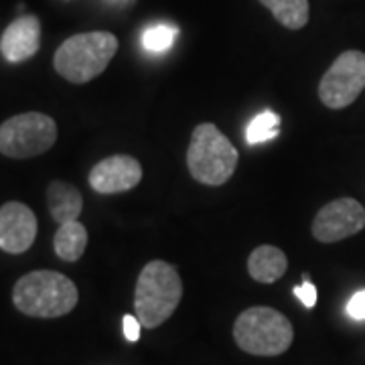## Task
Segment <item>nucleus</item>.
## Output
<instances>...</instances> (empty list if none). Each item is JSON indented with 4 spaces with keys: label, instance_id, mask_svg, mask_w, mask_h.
<instances>
[{
    "label": "nucleus",
    "instance_id": "obj_1",
    "mask_svg": "<svg viewBox=\"0 0 365 365\" xmlns=\"http://www.w3.org/2000/svg\"><path fill=\"white\" fill-rule=\"evenodd\" d=\"M78 287L66 274L55 270H35L16 280L13 288L14 307L26 317L57 319L76 309Z\"/></svg>",
    "mask_w": 365,
    "mask_h": 365
},
{
    "label": "nucleus",
    "instance_id": "obj_2",
    "mask_svg": "<svg viewBox=\"0 0 365 365\" xmlns=\"http://www.w3.org/2000/svg\"><path fill=\"white\" fill-rule=\"evenodd\" d=\"M182 299V280L169 262H148L134 288V311L146 329H157L177 311Z\"/></svg>",
    "mask_w": 365,
    "mask_h": 365
},
{
    "label": "nucleus",
    "instance_id": "obj_3",
    "mask_svg": "<svg viewBox=\"0 0 365 365\" xmlns=\"http://www.w3.org/2000/svg\"><path fill=\"white\" fill-rule=\"evenodd\" d=\"M116 51V35L108 31L79 33L57 47L53 55V67L61 78L71 83H88L104 73Z\"/></svg>",
    "mask_w": 365,
    "mask_h": 365
},
{
    "label": "nucleus",
    "instance_id": "obj_4",
    "mask_svg": "<svg viewBox=\"0 0 365 365\" xmlns=\"http://www.w3.org/2000/svg\"><path fill=\"white\" fill-rule=\"evenodd\" d=\"M237 158L235 146L215 124L203 122L195 126L187 150V167L195 181L220 187L232 179Z\"/></svg>",
    "mask_w": 365,
    "mask_h": 365
},
{
    "label": "nucleus",
    "instance_id": "obj_5",
    "mask_svg": "<svg viewBox=\"0 0 365 365\" xmlns=\"http://www.w3.org/2000/svg\"><path fill=\"white\" fill-rule=\"evenodd\" d=\"M234 339L242 351L260 357L282 355L294 339V329L284 314L270 307H252L235 319Z\"/></svg>",
    "mask_w": 365,
    "mask_h": 365
},
{
    "label": "nucleus",
    "instance_id": "obj_6",
    "mask_svg": "<svg viewBox=\"0 0 365 365\" xmlns=\"http://www.w3.org/2000/svg\"><path fill=\"white\" fill-rule=\"evenodd\" d=\"M57 143V124L43 112H25L0 126V153L9 158L43 155Z\"/></svg>",
    "mask_w": 365,
    "mask_h": 365
},
{
    "label": "nucleus",
    "instance_id": "obj_7",
    "mask_svg": "<svg viewBox=\"0 0 365 365\" xmlns=\"http://www.w3.org/2000/svg\"><path fill=\"white\" fill-rule=\"evenodd\" d=\"M365 90V53L345 51L333 61L319 83V98L331 110L351 106Z\"/></svg>",
    "mask_w": 365,
    "mask_h": 365
},
{
    "label": "nucleus",
    "instance_id": "obj_8",
    "mask_svg": "<svg viewBox=\"0 0 365 365\" xmlns=\"http://www.w3.org/2000/svg\"><path fill=\"white\" fill-rule=\"evenodd\" d=\"M365 227V207L351 197H341L317 213L313 220V237L323 244H335L359 234Z\"/></svg>",
    "mask_w": 365,
    "mask_h": 365
},
{
    "label": "nucleus",
    "instance_id": "obj_9",
    "mask_svg": "<svg viewBox=\"0 0 365 365\" xmlns=\"http://www.w3.org/2000/svg\"><path fill=\"white\" fill-rule=\"evenodd\" d=\"M143 181V167L130 155H114L100 160L88 175L93 191L102 195H116L134 189Z\"/></svg>",
    "mask_w": 365,
    "mask_h": 365
},
{
    "label": "nucleus",
    "instance_id": "obj_10",
    "mask_svg": "<svg viewBox=\"0 0 365 365\" xmlns=\"http://www.w3.org/2000/svg\"><path fill=\"white\" fill-rule=\"evenodd\" d=\"M37 215L21 201H9L0 209V248L6 254H23L35 244Z\"/></svg>",
    "mask_w": 365,
    "mask_h": 365
},
{
    "label": "nucleus",
    "instance_id": "obj_11",
    "mask_svg": "<svg viewBox=\"0 0 365 365\" xmlns=\"http://www.w3.org/2000/svg\"><path fill=\"white\" fill-rule=\"evenodd\" d=\"M41 47V21L35 14H23L2 31L0 53L9 63H23L35 57Z\"/></svg>",
    "mask_w": 365,
    "mask_h": 365
},
{
    "label": "nucleus",
    "instance_id": "obj_12",
    "mask_svg": "<svg viewBox=\"0 0 365 365\" xmlns=\"http://www.w3.org/2000/svg\"><path fill=\"white\" fill-rule=\"evenodd\" d=\"M47 207L55 222H76L83 209V197L78 187L66 181H53L47 187Z\"/></svg>",
    "mask_w": 365,
    "mask_h": 365
},
{
    "label": "nucleus",
    "instance_id": "obj_13",
    "mask_svg": "<svg viewBox=\"0 0 365 365\" xmlns=\"http://www.w3.org/2000/svg\"><path fill=\"white\" fill-rule=\"evenodd\" d=\"M287 254L276 246H258L248 258L250 276L262 284H272L276 280H280L287 272Z\"/></svg>",
    "mask_w": 365,
    "mask_h": 365
},
{
    "label": "nucleus",
    "instance_id": "obj_14",
    "mask_svg": "<svg viewBox=\"0 0 365 365\" xmlns=\"http://www.w3.org/2000/svg\"><path fill=\"white\" fill-rule=\"evenodd\" d=\"M53 248L57 258L63 262H78L88 248V230L83 223L67 222L61 223L53 237Z\"/></svg>",
    "mask_w": 365,
    "mask_h": 365
},
{
    "label": "nucleus",
    "instance_id": "obj_15",
    "mask_svg": "<svg viewBox=\"0 0 365 365\" xmlns=\"http://www.w3.org/2000/svg\"><path fill=\"white\" fill-rule=\"evenodd\" d=\"M260 2L272 13L280 25L290 31H299L309 23L311 16L309 0H260Z\"/></svg>",
    "mask_w": 365,
    "mask_h": 365
},
{
    "label": "nucleus",
    "instance_id": "obj_16",
    "mask_svg": "<svg viewBox=\"0 0 365 365\" xmlns=\"http://www.w3.org/2000/svg\"><path fill=\"white\" fill-rule=\"evenodd\" d=\"M278 128H280V116L272 110H264L250 122L248 130H246V143L250 146L268 143L278 136Z\"/></svg>",
    "mask_w": 365,
    "mask_h": 365
},
{
    "label": "nucleus",
    "instance_id": "obj_17",
    "mask_svg": "<svg viewBox=\"0 0 365 365\" xmlns=\"http://www.w3.org/2000/svg\"><path fill=\"white\" fill-rule=\"evenodd\" d=\"M179 35V29L173 25H150L146 26L140 35V43L148 53H165L173 47V43Z\"/></svg>",
    "mask_w": 365,
    "mask_h": 365
},
{
    "label": "nucleus",
    "instance_id": "obj_18",
    "mask_svg": "<svg viewBox=\"0 0 365 365\" xmlns=\"http://www.w3.org/2000/svg\"><path fill=\"white\" fill-rule=\"evenodd\" d=\"M347 314L353 321H365V288L357 290L347 302Z\"/></svg>",
    "mask_w": 365,
    "mask_h": 365
},
{
    "label": "nucleus",
    "instance_id": "obj_19",
    "mask_svg": "<svg viewBox=\"0 0 365 365\" xmlns=\"http://www.w3.org/2000/svg\"><path fill=\"white\" fill-rule=\"evenodd\" d=\"M294 294H297V299H299L307 309H313L314 304H317V288H314V284H311L309 280H307L304 284H300V287L294 288Z\"/></svg>",
    "mask_w": 365,
    "mask_h": 365
},
{
    "label": "nucleus",
    "instance_id": "obj_20",
    "mask_svg": "<svg viewBox=\"0 0 365 365\" xmlns=\"http://www.w3.org/2000/svg\"><path fill=\"white\" fill-rule=\"evenodd\" d=\"M122 327H124V337L128 341H138L140 339V327L143 323L138 321V317H132V314H126L124 321H122Z\"/></svg>",
    "mask_w": 365,
    "mask_h": 365
},
{
    "label": "nucleus",
    "instance_id": "obj_21",
    "mask_svg": "<svg viewBox=\"0 0 365 365\" xmlns=\"http://www.w3.org/2000/svg\"><path fill=\"white\" fill-rule=\"evenodd\" d=\"M110 2H116V4H126V2H132V0H110Z\"/></svg>",
    "mask_w": 365,
    "mask_h": 365
}]
</instances>
